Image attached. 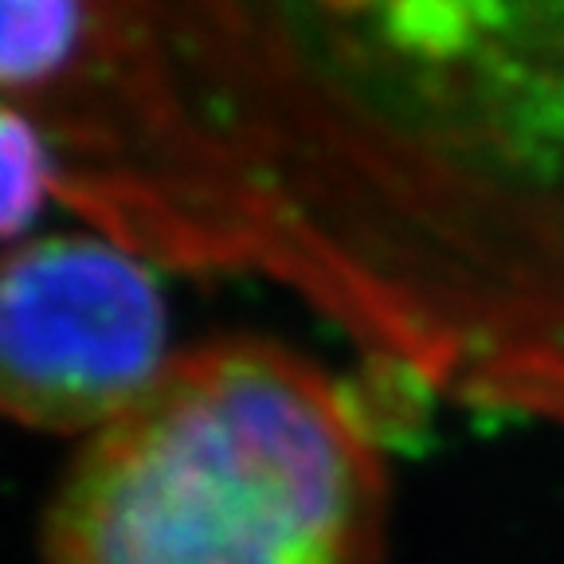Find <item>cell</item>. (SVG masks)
Segmentation results:
<instances>
[{"label":"cell","mask_w":564,"mask_h":564,"mask_svg":"<svg viewBox=\"0 0 564 564\" xmlns=\"http://www.w3.org/2000/svg\"><path fill=\"white\" fill-rule=\"evenodd\" d=\"M55 153L47 133L20 106L0 102V239H12L55 196Z\"/></svg>","instance_id":"5"},{"label":"cell","mask_w":564,"mask_h":564,"mask_svg":"<svg viewBox=\"0 0 564 564\" xmlns=\"http://www.w3.org/2000/svg\"><path fill=\"white\" fill-rule=\"evenodd\" d=\"M95 59L87 0H0V102L40 115Z\"/></svg>","instance_id":"4"},{"label":"cell","mask_w":564,"mask_h":564,"mask_svg":"<svg viewBox=\"0 0 564 564\" xmlns=\"http://www.w3.org/2000/svg\"><path fill=\"white\" fill-rule=\"evenodd\" d=\"M83 208L384 377L564 427V0H87Z\"/></svg>","instance_id":"1"},{"label":"cell","mask_w":564,"mask_h":564,"mask_svg":"<svg viewBox=\"0 0 564 564\" xmlns=\"http://www.w3.org/2000/svg\"><path fill=\"white\" fill-rule=\"evenodd\" d=\"M150 259L106 236H47L0 256V415L95 435L169 365Z\"/></svg>","instance_id":"3"},{"label":"cell","mask_w":564,"mask_h":564,"mask_svg":"<svg viewBox=\"0 0 564 564\" xmlns=\"http://www.w3.org/2000/svg\"><path fill=\"white\" fill-rule=\"evenodd\" d=\"M90 20H95V17H90ZM95 75H98V67L90 63L79 87L70 90V95L52 110V118L44 122V133H47V141H52V153H55V169H59V176H55V196H59V200H67L70 208L79 212V216H87V208H83L79 176H83V141H87L90 106H95ZM87 220H90V216H87ZM95 236H102V231L95 228ZM106 239H110V236H106ZM115 243H118V239H115Z\"/></svg>","instance_id":"6"},{"label":"cell","mask_w":564,"mask_h":564,"mask_svg":"<svg viewBox=\"0 0 564 564\" xmlns=\"http://www.w3.org/2000/svg\"><path fill=\"white\" fill-rule=\"evenodd\" d=\"M388 467L349 384L286 345L176 352L87 435L44 521V564H377Z\"/></svg>","instance_id":"2"}]
</instances>
